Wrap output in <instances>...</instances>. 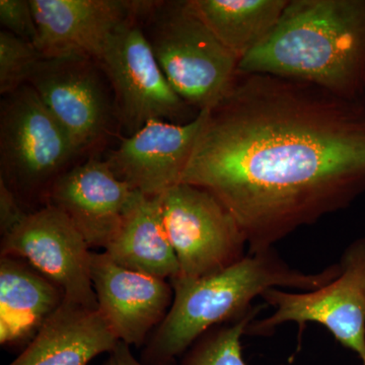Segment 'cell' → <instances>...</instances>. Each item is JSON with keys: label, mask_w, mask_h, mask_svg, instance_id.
<instances>
[{"label": "cell", "mask_w": 365, "mask_h": 365, "mask_svg": "<svg viewBox=\"0 0 365 365\" xmlns=\"http://www.w3.org/2000/svg\"><path fill=\"white\" fill-rule=\"evenodd\" d=\"M138 194L113 174L105 160L91 157L56 180L46 204L62 211L90 248L105 250Z\"/></svg>", "instance_id": "4fadbf2b"}, {"label": "cell", "mask_w": 365, "mask_h": 365, "mask_svg": "<svg viewBox=\"0 0 365 365\" xmlns=\"http://www.w3.org/2000/svg\"><path fill=\"white\" fill-rule=\"evenodd\" d=\"M108 354L109 356L103 365H148L144 364L141 360L137 359L132 354L130 345L126 344L122 341H119ZM165 365H175V364Z\"/></svg>", "instance_id": "603a6c76"}, {"label": "cell", "mask_w": 365, "mask_h": 365, "mask_svg": "<svg viewBox=\"0 0 365 365\" xmlns=\"http://www.w3.org/2000/svg\"><path fill=\"white\" fill-rule=\"evenodd\" d=\"M206 113H199L186 124L151 120L125 137L106 163L113 174L134 191L148 197L160 196L181 184Z\"/></svg>", "instance_id": "7c38bea8"}, {"label": "cell", "mask_w": 365, "mask_h": 365, "mask_svg": "<svg viewBox=\"0 0 365 365\" xmlns=\"http://www.w3.org/2000/svg\"><path fill=\"white\" fill-rule=\"evenodd\" d=\"M137 19L173 90L198 112L213 109L234 83L240 59L184 1H139Z\"/></svg>", "instance_id": "277c9868"}, {"label": "cell", "mask_w": 365, "mask_h": 365, "mask_svg": "<svg viewBox=\"0 0 365 365\" xmlns=\"http://www.w3.org/2000/svg\"><path fill=\"white\" fill-rule=\"evenodd\" d=\"M44 58L83 55L96 61L139 1L128 0H30Z\"/></svg>", "instance_id": "5bb4252c"}, {"label": "cell", "mask_w": 365, "mask_h": 365, "mask_svg": "<svg viewBox=\"0 0 365 365\" xmlns=\"http://www.w3.org/2000/svg\"><path fill=\"white\" fill-rule=\"evenodd\" d=\"M340 265V275L319 289L292 292L271 288L264 292L262 299L275 311L267 318L254 319L246 335H268L285 323L302 328L319 324L365 365V237L345 250Z\"/></svg>", "instance_id": "52a82bcc"}, {"label": "cell", "mask_w": 365, "mask_h": 365, "mask_svg": "<svg viewBox=\"0 0 365 365\" xmlns=\"http://www.w3.org/2000/svg\"><path fill=\"white\" fill-rule=\"evenodd\" d=\"M181 182L232 213L249 254L365 193V103L312 83L237 72L197 136Z\"/></svg>", "instance_id": "6da1fadb"}, {"label": "cell", "mask_w": 365, "mask_h": 365, "mask_svg": "<svg viewBox=\"0 0 365 365\" xmlns=\"http://www.w3.org/2000/svg\"><path fill=\"white\" fill-rule=\"evenodd\" d=\"M97 62L111 88L117 122L127 136L151 120L186 124L200 113L186 104L170 86L137 11L114 33Z\"/></svg>", "instance_id": "8992f818"}, {"label": "cell", "mask_w": 365, "mask_h": 365, "mask_svg": "<svg viewBox=\"0 0 365 365\" xmlns=\"http://www.w3.org/2000/svg\"><path fill=\"white\" fill-rule=\"evenodd\" d=\"M88 242L62 211L46 204L1 235V256L24 259L63 290L66 302L98 309Z\"/></svg>", "instance_id": "30bf717a"}, {"label": "cell", "mask_w": 365, "mask_h": 365, "mask_svg": "<svg viewBox=\"0 0 365 365\" xmlns=\"http://www.w3.org/2000/svg\"><path fill=\"white\" fill-rule=\"evenodd\" d=\"M66 302L63 290L24 259L0 258V344H30Z\"/></svg>", "instance_id": "9a60e30c"}, {"label": "cell", "mask_w": 365, "mask_h": 365, "mask_svg": "<svg viewBox=\"0 0 365 365\" xmlns=\"http://www.w3.org/2000/svg\"><path fill=\"white\" fill-rule=\"evenodd\" d=\"M0 24L2 30L35 45L38 30L30 0H1Z\"/></svg>", "instance_id": "44dd1931"}, {"label": "cell", "mask_w": 365, "mask_h": 365, "mask_svg": "<svg viewBox=\"0 0 365 365\" xmlns=\"http://www.w3.org/2000/svg\"><path fill=\"white\" fill-rule=\"evenodd\" d=\"M237 72L304 81L365 103V0H289Z\"/></svg>", "instance_id": "7a4b0ae2"}, {"label": "cell", "mask_w": 365, "mask_h": 365, "mask_svg": "<svg viewBox=\"0 0 365 365\" xmlns=\"http://www.w3.org/2000/svg\"><path fill=\"white\" fill-rule=\"evenodd\" d=\"M158 203L179 276L202 277L246 256L248 245L237 220L206 190L181 182L158 196Z\"/></svg>", "instance_id": "ba28073f"}, {"label": "cell", "mask_w": 365, "mask_h": 365, "mask_svg": "<svg viewBox=\"0 0 365 365\" xmlns=\"http://www.w3.org/2000/svg\"><path fill=\"white\" fill-rule=\"evenodd\" d=\"M104 253L118 265L162 279L180 275L176 253L160 216L158 197L139 193Z\"/></svg>", "instance_id": "e0dca14e"}, {"label": "cell", "mask_w": 365, "mask_h": 365, "mask_svg": "<svg viewBox=\"0 0 365 365\" xmlns=\"http://www.w3.org/2000/svg\"><path fill=\"white\" fill-rule=\"evenodd\" d=\"M119 342L98 309L66 302L9 365H90Z\"/></svg>", "instance_id": "2e32d148"}, {"label": "cell", "mask_w": 365, "mask_h": 365, "mask_svg": "<svg viewBox=\"0 0 365 365\" xmlns=\"http://www.w3.org/2000/svg\"><path fill=\"white\" fill-rule=\"evenodd\" d=\"M78 148L32 86L4 96L0 107V180L24 206L46 204Z\"/></svg>", "instance_id": "5b68a950"}, {"label": "cell", "mask_w": 365, "mask_h": 365, "mask_svg": "<svg viewBox=\"0 0 365 365\" xmlns=\"http://www.w3.org/2000/svg\"><path fill=\"white\" fill-rule=\"evenodd\" d=\"M41 58L32 43L0 31V93L11 95L26 85Z\"/></svg>", "instance_id": "ffe728a7"}, {"label": "cell", "mask_w": 365, "mask_h": 365, "mask_svg": "<svg viewBox=\"0 0 365 365\" xmlns=\"http://www.w3.org/2000/svg\"><path fill=\"white\" fill-rule=\"evenodd\" d=\"M103 76L95 59L66 55L42 57L28 81L81 155H93L117 121L114 97Z\"/></svg>", "instance_id": "9c48e42d"}, {"label": "cell", "mask_w": 365, "mask_h": 365, "mask_svg": "<svg viewBox=\"0 0 365 365\" xmlns=\"http://www.w3.org/2000/svg\"><path fill=\"white\" fill-rule=\"evenodd\" d=\"M91 274L98 313L118 340L145 344L172 306L170 281L122 267L104 252L91 253Z\"/></svg>", "instance_id": "8fae6325"}, {"label": "cell", "mask_w": 365, "mask_h": 365, "mask_svg": "<svg viewBox=\"0 0 365 365\" xmlns=\"http://www.w3.org/2000/svg\"><path fill=\"white\" fill-rule=\"evenodd\" d=\"M30 212H26L25 206L16 198L14 192L0 180V232L1 235L13 230Z\"/></svg>", "instance_id": "7402d4cb"}, {"label": "cell", "mask_w": 365, "mask_h": 365, "mask_svg": "<svg viewBox=\"0 0 365 365\" xmlns=\"http://www.w3.org/2000/svg\"><path fill=\"white\" fill-rule=\"evenodd\" d=\"M289 0H190L201 20L240 61L272 32Z\"/></svg>", "instance_id": "ac0fdd59"}, {"label": "cell", "mask_w": 365, "mask_h": 365, "mask_svg": "<svg viewBox=\"0 0 365 365\" xmlns=\"http://www.w3.org/2000/svg\"><path fill=\"white\" fill-rule=\"evenodd\" d=\"M341 273L340 264L319 272L290 267L273 249L248 254L228 267L199 278L178 276L170 280L174 299L167 316L145 343L141 361L174 364L197 340L223 322L235 321L251 309L252 302L271 288L312 292Z\"/></svg>", "instance_id": "3957f363"}, {"label": "cell", "mask_w": 365, "mask_h": 365, "mask_svg": "<svg viewBox=\"0 0 365 365\" xmlns=\"http://www.w3.org/2000/svg\"><path fill=\"white\" fill-rule=\"evenodd\" d=\"M260 311L261 307H251L232 324L204 334L189 348L182 365H247L242 357V337Z\"/></svg>", "instance_id": "d6986e66"}]
</instances>
